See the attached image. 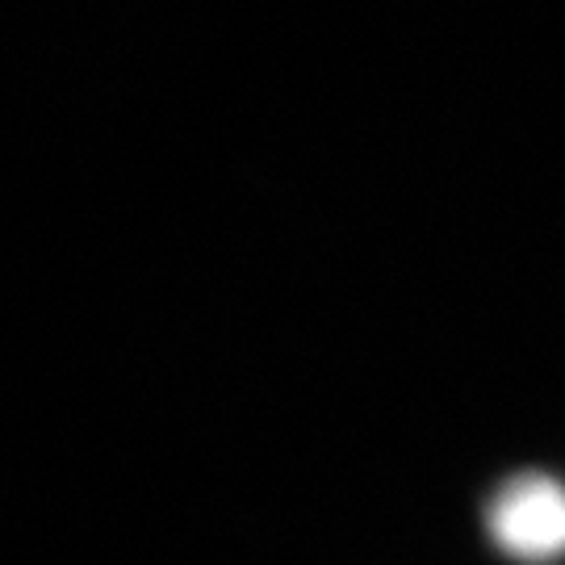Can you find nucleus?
Masks as SVG:
<instances>
[{"mask_svg": "<svg viewBox=\"0 0 565 565\" xmlns=\"http://www.w3.org/2000/svg\"><path fill=\"white\" fill-rule=\"evenodd\" d=\"M499 548L524 562H553L565 553V486L553 478H515L490 507Z\"/></svg>", "mask_w": 565, "mask_h": 565, "instance_id": "1", "label": "nucleus"}]
</instances>
